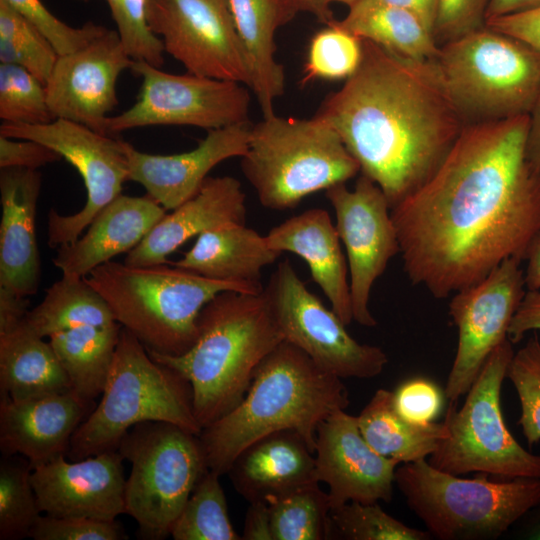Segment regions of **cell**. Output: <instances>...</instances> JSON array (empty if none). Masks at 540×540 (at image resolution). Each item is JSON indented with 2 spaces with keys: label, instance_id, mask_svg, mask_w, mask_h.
Here are the masks:
<instances>
[{
  "label": "cell",
  "instance_id": "cell-1",
  "mask_svg": "<svg viewBox=\"0 0 540 540\" xmlns=\"http://www.w3.org/2000/svg\"><path fill=\"white\" fill-rule=\"evenodd\" d=\"M529 115L466 124L435 173L391 209L403 268L435 298L469 287L540 231Z\"/></svg>",
  "mask_w": 540,
  "mask_h": 540
},
{
  "label": "cell",
  "instance_id": "cell-2",
  "mask_svg": "<svg viewBox=\"0 0 540 540\" xmlns=\"http://www.w3.org/2000/svg\"><path fill=\"white\" fill-rule=\"evenodd\" d=\"M315 116L338 133L391 209L439 168L466 125L434 61L362 40V59Z\"/></svg>",
  "mask_w": 540,
  "mask_h": 540
},
{
  "label": "cell",
  "instance_id": "cell-3",
  "mask_svg": "<svg viewBox=\"0 0 540 540\" xmlns=\"http://www.w3.org/2000/svg\"><path fill=\"white\" fill-rule=\"evenodd\" d=\"M348 405L342 379L283 340L259 364L239 404L199 434L208 469L227 474L248 445L283 430L299 433L315 453L320 422Z\"/></svg>",
  "mask_w": 540,
  "mask_h": 540
},
{
  "label": "cell",
  "instance_id": "cell-4",
  "mask_svg": "<svg viewBox=\"0 0 540 540\" xmlns=\"http://www.w3.org/2000/svg\"><path fill=\"white\" fill-rule=\"evenodd\" d=\"M283 340L263 291H223L202 308L197 339L187 352L147 351L190 382L203 429L239 404L259 364Z\"/></svg>",
  "mask_w": 540,
  "mask_h": 540
},
{
  "label": "cell",
  "instance_id": "cell-5",
  "mask_svg": "<svg viewBox=\"0 0 540 540\" xmlns=\"http://www.w3.org/2000/svg\"><path fill=\"white\" fill-rule=\"evenodd\" d=\"M85 278L105 299L115 320L148 351L170 356L182 355L193 346L199 314L217 294H256L243 285L171 264L131 266L109 261Z\"/></svg>",
  "mask_w": 540,
  "mask_h": 540
},
{
  "label": "cell",
  "instance_id": "cell-6",
  "mask_svg": "<svg viewBox=\"0 0 540 540\" xmlns=\"http://www.w3.org/2000/svg\"><path fill=\"white\" fill-rule=\"evenodd\" d=\"M99 404L73 434L66 455L81 460L117 450L138 423L164 421L199 435L190 382L149 355L144 345L121 328L113 363Z\"/></svg>",
  "mask_w": 540,
  "mask_h": 540
},
{
  "label": "cell",
  "instance_id": "cell-7",
  "mask_svg": "<svg viewBox=\"0 0 540 540\" xmlns=\"http://www.w3.org/2000/svg\"><path fill=\"white\" fill-rule=\"evenodd\" d=\"M241 170L260 204L278 211L293 209L308 195L360 173L328 123L315 115L300 119L276 114L251 125Z\"/></svg>",
  "mask_w": 540,
  "mask_h": 540
},
{
  "label": "cell",
  "instance_id": "cell-8",
  "mask_svg": "<svg viewBox=\"0 0 540 540\" xmlns=\"http://www.w3.org/2000/svg\"><path fill=\"white\" fill-rule=\"evenodd\" d=\"M395 484L407 506L440 540L496 539L540 506V478L466 479L426 459L402 463Z\"/></svg>",
  "mask_w": 540,
  "mask_h": 540
},
{
  "label": "cell",
  "instance_id": "cell-9",
  "mask_svg": "<svg viewBox=\"0 0 540 540\" xmlns=\"http://www.w3.org/2000/svg\"><path fill=\"white\" fill-rule=\"evenodd\" d=\"M435 63L466 124L529 115L540 95V54L487 26L441 45Z\"/></svg>",
  "mask_w": 540,
  "mask_h": 540
},
{
  "label": "cell",
  "instance_id": "cell-10",
  "mask_svg": "<svg viewBox=\"0 0 540 540\" xmlns=\"http://www.w3.org/2000/svg\"><path fill=\"white\" fill-rule=\"evenodd\" d=\"M117 450L131 463L125 484V514L138 537L163 540L200 478L209 470L199 435L164 421L136 424Z\"/></svg>",
  "mask_w": 540,
  "mask_h": 540
},
{
  "label": "cell",
  "instance_id": "cell-11",
  "mask_svg": "<svg viewBox=\"0 0 540 540\" xmlns=\"http://www.w3.org/2000/svg\"><path fill=\"white\" fill-rule=\"evenodd\" d=\"M506 339L489 356L461 408L452 402L441 439L428 462L453 475L479 472L503 479L540 478V455L523 448L508 430L501 410L503 380L514 351Z\"/></svg>",
  "mask_w": 540,
  "mask_h": 540
},
{
  "label": "cell",
  "instance_id": "cell-12",
  "mask_svg": "<svg viewBox=\"0 0 540 540\" xmlns=\"http://www.w3.org/2000/svg\"><path fill=\"white\" fill-rule=\"evenodd\" d=\"M263 294L284 340L323 370L341 379H370L388 363L380 347L359 343L347 332V325L306 287L289 259L277 264Z\"/></svg>",
  "mask_w": 540,
  "mask_h": 540
},
{
  "label": "cell",
  "instance_id": "cell-13",
  "mask_svg": "<svg viewBox=\"0 0 540 540\" xmlns=\"http://www.w3.org/2000/svg\"><path fill=\"white\" fill-rule=\"evenodd\" d=\"M0 135L42 143L68 161L83 179L87 199L77 213L61 215L54 208L48 214V245L59 246L77 240L97 213L118 195L128 181L125 141L67 119L45 124L2 123Z\"/></svg>",
  "mask_w": 540,
  "mask_h": 540
},
{
  "label": "cell",
  "instance_id": "cell-14",
  "mask_svg": "<svg viewBox=\"0 0 540 540\" xmlns=\"http://www.w3.org/2000/svg\"><path fill=\"white\" fill-rule=\"evenodd\" d=\"M130 70L141 77L137 101L105 121V133L185 125L208 130L248 122L250 94L246 85L193 74H172L142 61Z\"/></svg>",
  "mask_w": 540,
  "mask_h": 540
},
{
  "label": "cell",
  "instance_id": "cell-15",
  "mask_svg": "<svg viewBox=\"0 0 540 540\" xmlns=\"http://www.w3.org/2000/svg\"><path fill=\"white\" fill-rule=\"evenodd\" d=\"M147 18L165 52L187 73L251 86L228 0H147Z\"/></svg>",
  "mask_w": 540,
  "mask_h": 540
},
{
  "label": "cell",
  "instance_id": "cell-16",
  "mask_svg": "<svg viewBox=\"0 0 540 540\" xmlns=\"http://www.w3.org/2000/svg\"><path fill=\"white\" fill-rule=\"evenodd\" d=\"M521 262L508 258L479 282L453 294L449 315L458 329V345L444 391L450 403L466 395L489 356L508 339L526 291Z\"/></svg>",
  "mask_w": 540,
  "mask_h": 540
},
{
  "label": "cell",
  "instance_id": "cell-17",
  "mask_svg": "<svg viewBox=\"0 0 540 540\" xmlns=\"http://www.w3.org/2000/svg\"><path fill=\"white\" fill-rule=\"evenodd\" d=\"M347 255L353 320L365 327L377 321L369 308L372 287L389 261L400 254L391 207L381 188L363 174L349 190L345 183L325 190Z\"/></svg>",
  "mask_w": 540,
  "mask_h": 540
},
{
  "label": "cell",
  "instance_id": "cell-18",
  "mask_svg": "<svg viewBox=\"0 0 540 540\" xmlns=\"http://www.w3.org/2000/svg\"><path fill=\"white\" fill-rule=\"evenodd\" d=\"M132 62L117 32L110 29L82 48L59 55L45 82L55 119L75 121L106 134L105 121L118 104V78Z\"/></svg>",
  "mask_w": 540,
  "mask_h": 540
},
{
  "label": "cell",
  "instance_id": "cell-19",
  "mask_svg": "<svg viewBox=\"0 0 540 540\" xmlns=\"http://www.w3.org/2000/svg\"><path fill=\"white\" fill-rule=\"evenodd\" d=\"M316 479L328 486L331 509L350 501L390 502L399 462L379 455L363 438L356 416L338 410L317 427Z\"/></svg>",
  "mask_w": 540,
  "mask_h": 540
},
{
  "label": "cell",
  "instance_id": "cell-20",
  "mask_svg": "<svg viewBox=\"0 0 540 540\" xmlns=\"http://www.w3.org/2000/svg\"><path fill=\"white\" fill-rule=\"evenodd\" d=\"M65 456L32 467L31 481L42 513L103 521L125 513L124 458L118 450L73 462Z\"/></svg>",
  "mask_w": 540,
  "mask_h": 540
},
{
  "label": "cell",
  "instance_id": "cell-21",
  "mask_svg": "<svg viewBox=\"0 0 540 540\" xmlns=\"http://www.w3.org/2000/svg\"><path fill=\"white\" fill-rule=\"evenodd\" d=\"M251 125L248 121L208 130L194 149L178 154H149L125 142L128 180L142 185L166 210H173L198 193L219 163L246 153Z\"/></svg>",
  "mask_w": 540,
  "mask_h": 540
},
{
  "label": "cell",
  "instance_id": "cell-22",
  "mask_svg": "<svg viewBox=\"0 0 540 540\" xmlns=\"http://www.w3.org/2000/svg\"><path fill=\"white\" fill-rule=\"evenodd\" d=\"M93 409L72 390L24 400L1 396V451L25 457L32 467L66 455L73 434Z\"/></svg>",
  "mask_w": 540,
  "mask_h": 540
},
{
  "label": "cell",
  "instance_id": "cell-23",
  "mask_svg": "<svg viewBox=\"0 0 540 540\" xmlns=\"http://www.w3.org/2000/svg\"><path fill=\"white\" fill-rule=\"evenodd\" d=\"M246 195L232 176L207 177L196 195L172 210L124 259L131 266L168 264L186 241L229 223L246 222Z\"/></svg>",
  "mask_w": 540,
  "mask_h": 540
},
{
  "label": "cell",
  "instance_id": "cell-24",
  "mask_svg": "<svg viewBox=\"0 0 540 540\" xmlns=\"http://www.w3.org/2000/svg\"><path fill=\"white\" fill-rule=\"evenodd\" d=\"M166 211L147 193L120 194L97 213L83 236L56 249L53 264L63 276L86 277L98 266L136 247Z\"/></svg>",
  "mask_w": 540,
  "mask_h": 540
},
{
  "label": "cell",
  "instance_id": "cell-25",
  "mask_svg": "<svg viewBox=\"0 0 540 540\" xmlns=\"http://www.w3.org/2000/svg\"><path fill=\"white\" fill-rule=\"evenodd\" d=\"M41 174L25 168L0 171V287L16 294L34 295L40 281L36 237Z\"/></svg>",
  "mask_w": 540,
  "mask_h": 540
},
{
  "label": "cell",
  "instance_id": "cell-26",
  "mask_svg": "<svg viewBox=\"0 0 540 540\" xmlns=\"http://www.w3.org/2000/svg\"><path fill=\"white\" fill-rule=\"evenodd\" d=\"M265 237L272 249L281 254L291 252L306 262L331 309L349 325L353 312L348 264L329 213L321 208L308 209L273 227Z\"/></svg>",
  "mask_w": 540,
  "mask_h": 540
},
{
  "label": "cell",
  "instance_id": "cell-27",
  "mask_svg": "<svg viewBox=\"0 0 540 540\" xmlns=\"http://www.w3.org/2000/svg\"><path fill=\"white\" fill-rule=\"evenodd\" d=\"M227 474L234 489L249 503L267 502L319 483L315 454L293 430L275 432L248 445L235 458Z\"/></svg>",
  "mask_w": 540,
  "mask_h": 540
},
{
  "label": "cell",
  "instance_id": "cell-28",
  "mask_svg": "<svg viewBox=\"0 0 540 540\" xmlns=\"http://www.w3.org/2000/svg\"><path fill=\"white\" fill-rule=\"evenodd\" d=\"M280 255L265 236L245 223H229L201 233L181 259L169 264L209 279L240 284L259 294L264 289L262 269Z\"/></svg>",
  "mask_w": 540,
  "mask_h": 540
},
{
  "label": "cell",
  "instance_id": "cell-29",
  "mask_svg": "<svg viewBox=\"0 0 540 540\" xmlns=\"http://www.w3.org/2000/svg\"><path fill=\"white\" fill-rule=\"evenodd\" d=\"M251 72V86L263 117L274 113L273 102L285 92L286 77L275 58L274 36L292 17L279 0H228Z\"/></svg>",
  "mask_w": 540,
  "mask_h": 540
},
{
  "label": "cell",
  "instance_id": "cell-30",
  "mask_svg": "<svg viewBox=\"0 0 540 540\" xmlns=\"http://www.w3.org/2000/svg\"><path fill=\"white\" fill-rule=\"evenodd\" d=\"M70 390L68 376L49 341L23 322L0 334L1 396L24 400Z\"/></svg>",
  "mask_w": 540,
  "mask_h": 540
},
{
  "label": "cell",
  "instance_id": "cell-31",
  "mask_svg": "<svg viewBox=\"0 0 540 540\" xmlns=\"http://www.w3.org/2000/svg\"><path fill=\"white\" fill-rule=\"evenodd\" d=\"M357 418L359 430L379 455L400 464L426 459L447 436L445 422L412 423L395 409L393 392L378 389Z\"/></svg>",
  "mask_w": 540,
  "mask_h": 540
},
{
  "label": "cell",
  "instance_id": "cell-32",
  "mask_svg": "<svg viewBox=\"0 0 540 540\" xmlns=\"http://www.w3.org/2000/svg\"><path fill=\"white\" fill-rule=\"evenodd\" d=\"M337 23L362 40L414 60L434 61L440 52L433 33L420 19L397 7L357 0Z\"/></svg>",
  "mask_w": 540,
  "mask_h": 540
},
{
  "label": "cell",
  "instance_id": "cell-33",
  "mask_svg": "<svg viewBox=\"0 0 540 540\" xmlns=\"http://www.w3.org/2000/svg\"><path fill=\"white\" fill-rule=\"evenodd\" d=\"M121 324L81 326L55 333L49 342L71 390L86 402L102 394L118 344Z\"/></svg>",
  "mask_w": 540,
  "mask_h": 540
},
{
  "label": "cell",
  "instance_id": "cell-34",
  "mask_svg": "<svg viewBox=\"0 0 540 540\" xmlns=\"http://www.w3.org/2000/svg\"><path fill=\"white\" fill-rule=\"evenodd\" d=\"M40 337L81 326H105L117 322L105 299L86 278L63 276L53 283L42 301L22 321Z\"/></svg>",
  "mask_w": 540,
  "mask_h": 540
},
{
  "label": "cell",
  "instance_id": "cell-35",
  "mask_svg": "<svg viewBox=\"0 0 540 540\" xmlns=\"http://www.w3.org/2000/svg\"><path fill=\"white\" fill-rule=\"evenodd\" d=\"M273 540L332 538L328 492L311 484L267 501Z\"/></svg>",
  "mask_w": 540,
  "mask_h": 540
},
{
  "label": "cell",
  "instance_id": "cell-36",
  "mask_svg": "<svg viewBox=\"0 0 540 540\" xmlns=\"http://www.w3.org/2000/svg\"><path fill=\"white\" fill-rule=\"evenodd\" d=\"M219 478L208 470L197 482L173 525L174 540H242L231 524Z\"/></svg>",
  "mask_w": 540,
  "mask_h": 540
},
{
  "label": "cell",
  "instance_id": "cell-37",
  "mask_svg": "<svg viewBox=\"0 0 540 540\" xmlns=\"http://www.w3.org/2000/svg\"><path fill=\"white\" fill-rule=\"evenodd\" d=\"M32 465L23 456H5L0 464V539L30 537L41 516L31 481Z\"/></svg>",
  "mask_w": 540,
  "mask_h": 540
},
{
  "label": "cell",
  "instance_id": "cell-38",
  "mask_svg": "<svg viewBox=\"0 0 540 540\" xmlns=\"http://www.w3.org/2000/svg\"><path fill=\"white\" fill-rule=\"evenodd\" d=\"M49 40L22 14L0 0V62L21 66L44 84L58 58Z\"/></svg>",
  "mask_w": 540,
  "mask_h": 540
},
{
  "label": "cell",
  "instance_id": "cell-39",
  "mask_svg": "<svg viewBox=\"0 0 540 540\" xmlns=\"http://www.w3.org/2000/svg\"><path fill=\"white\" fill-rule=\"evenodd\" d=\"M361 59L362 39L334 20L312 37L302 82L347 79L357 70Z\"/></svg>",
  "mask_w": 540,
  "mask_h": 540
},
{
  "label": "cell",
  "instance_id": "cell-40",
  "mask_svg": "<svg viewBox=\"0 0 540 540\" xmlns=\"http://www.w3.org/2000/svg\"><path fill=\"white\" fill-rule=\"evenodd\" d=\"M331 535L347 540H428V531L414 529L386 513L378 502L350 501L330 510Z\"/></svg>",
  "mask_w": 540,
  "mask_h": 540
},
{
  "label": "cell",
  "instance_id": "cell-41",
  "mask_svg": "<svg viewBox=\"0 0 540 540\" xmlns=\"http://www.w3.org/2000/svg\"><path fill=\"white\" fill-rule=\"evenodd\" d=\"M0 119L30 125L53 121L45 84L21 66L0 63Z\"/></svg>",
  "mask_w": 540,
  "mask_h": 540
},
{
  "label": "cell",
  "instance_id": "cell-42",
  "mask_svg": "<svg viewBox=\"0 0 540 540\" xmlns=\"http://www.w3.org/2000/svg\"><path fill=\"white\" fill-rule=\"evenodd\" d=\"M506 377L519 398L521 414L518 424L532 446L540 441V339L537 334L514 352Z\"/></svg>",
  "mask_w": 540,
  "mask_h": 540
},
{
  "label": "cell",
  "instance_id": "cell-43",
  "mask_svg": "<svg viewBox=\"0 0 540 540\" xmlns=\"http://www.w3.org/2000/svg\"><path fill=\"white\" fill-rule=\"evenodd\" d=\"M116 24L120 41L133 61L161 68L165 48L151 29L147 18V0H105Z\"/></svg>",
  "mask_w": 540,
  "mask_h": 540
},
{
  "label": "cell",
  "instance_id": "cell-44",
  "mask_svg": "<svg viewBox=\"0 0 540 540\" xmlns=\"http://www.w3.org/2000/svg\"><path fill=\"white\" fill-rule=\"evenodd\" d=\"M5 1L49 40L58 55L82 48L108 29L93 22H87L81 27H72L50 12L41 0Z\"/></svg>",
  "mask_w": 540,
  "mask_h": 540
},
{
  "label": "cell",
  "instance_id": "cell-45",
  "mask_svg": "<svg viewBox=\"0 0 540 540\" xmlns=\"http://www.w3.org/2000/svg\"><path fill=\"white\" fill-rule=\"evenodd\" d=\"M30 537L35 540H120L126 539L116 521L84 517H54L41 515Z\"/></svg>",
  "mask_w": 540,
  "mask_h": 540
},
{
  "label": "cell",
  "instance_id": "cell-46",
  "mask_svg": "<svg viewBox=\"0 0 540 540\" xmlns=\"http://www.w3.org/2000/svg\"><path fill=\"white\" fill-rule=\"evenodd\" d=\"M491 0H439L434 38L439 46L485 26Z\"/></svg>",
  "mask_w": 540,
  "mask_h": 540
},
{
  "label": "cell",
  "instance_id": "cell-47",
  "mask_svg": "<svg viewBox=\"0 0 540 540\" xmlns=\"http://www.w3.org/2000/svg\"><path fill=\"white\" fill-rule=\"evenodd\" d=\"M394 406L406 420L420 425L434 422L439 415L443 396L437 385L425 378H413L393 392Z\"/></svg>",
  "mask_w": 540,
  "mask_h": 540
},
{
  "label": "cell",
  "instance_id": "cell-48",
  "mask_svg": "<svg viewBox=\"0 0 540 540\" xmlns=\"http://www.w3.org/2000/svg\"><path fill=\"white\" fill-rule=\"evenodd\" d=\"M62 157L50 147L29 139L0 135V168L37 170Z\"/></svg>",
  "mask_w": 540,
  "mask_h": 540
},
{
  "label": "cell",
  "instance_id": "cell-49",
  "mask_svg": "<svg viewBox=\"0 0 540 540\" xmlns=\"http://www.w3.org/2000/svg\"><path fill=\"white\" fill-rule=\"evenodd\" d=\"M485 26L523 41L540 54V7L491 19Z\"/></svg>",
  "mask_w": 540,
  "mask_h": 540
},
{
  "label": "cell",
  "instance_id": "cell-50",
  "mask_svg": "<svg viewBox=\"0 0 540 540\" xmlns=\"http://www.w3.org/2000/svg\"><path fill=\"white\" fill-rule=\"evenodd\" d=\"M540 330V288L527 290L511 320L507 338L518 343L529 331Z\"/></svg>",
  "mask_w": 540,
  "mask_h": 540
},
{
  "label": "cell",
  "instance_id": "cell-51",
  "mask_svg": "<svg viewBox=\"0 0 540 540\" xmlns=\"http://www.w3.org/2000/svg\"><path fill=\"white\" fill-rule=\"evenodd\" d=\"M241 538L242 540H273L270 508L266 501L249 503Z\"/></svg>",
  "mask_w": 540,
  "mask_h": 540
},
{
  "label": "cell",
  "instance_id": "cell-52",
  "mask_svg": "<svg viewBox=\"0 0 540 540\" xmlns=\"http://www.w3.org/2000/svg\"><path fill=\"white\" fill-rule=\"evenodd\" d=\"M28 306V297L0 287V334L16 328L29 311Z\"/></svg>",
  "mask_w": 540,
  "mask_h": 540
},
{
  "label": "cell",
  "instance_id": "cell-53",
  "mask_svg": "<svg viewBox=\"0 0 540 540\" xmlns=\"http://www.w3.org/2000/svg\"><path fill=\"white\" fill-rule=\"evenodd\" d=\"M413 13L434 35L439 0H370Z\"/></svg>",
  "mask_w": 540,
  "mask_h": 540
},
{
  "label": "cell",
  "instance_id": "cell-54",
  "mask_svg": "<svg viewBox=\"0 0 540 540\" xmlns=\"http://www.w3.org/2000/svg\"><path fill=\"white\" fill-rule=\"evenodd\" d=\"M293 18L298 12L312 14L325 25L334 21L330 5L334 0H279Z\"/></svg>",
  "mask_w": 540,
  "mask_h": 540
},
{
  "label": "cell",
  "instance_id": "cell-55",
  "mask_svg": "<svg viewBox=\"0 0 540 540\" xmlns=\"http://www.w3.org/2000/svg\"><path fill=\"white\" fill-rule=\"evenodd\" d=\"M524 280L527 290L540 288V231L534 236L525 253Z\"/></svg>",
  "mask_w": 540,
  "mask_h": 540
},
{
  "label": "cell",
  "instance_id": "cell-56",
  "mask_svg": "<svg viewBox=\"0 0 540 540\" xmlns=\"http://www.w3.org/2000/svg\"><path fill=\"white\" fill-rule=\"evenodd\" d=\"M540 7V0H491L485 23L491 19Z\"/></svg>",
  "mask_w": 540,
  "mask_h": 540
},
{
  "label": "cell",
  "instance_id": "cell-57",
  "mask_svg": "<svg viewBox=\"0 0 540 540\" xmlns=\"http://www.w3.org/2000/svg\"><path fill=\"white\" fill-rule=\"evenodd\" d=\"M527 154L529 159L540 167V95L529 113Z\"/></svg>",
  "mask_w": 540,
  "mask_h": 540
},
{
  "label": "cell",
  "instance_id": "cell-58",
  "mask_svg": "<svg viewBox=\"0 0 540 540\" xmlns=\"http://www.w3.org/2000/svg\"><path fill=\"white\" fill-rule=\"evenodd\" d=\"M526 537L529 539L540 540V513L533 519L527 528Z\"/></svg>",
  "mask_w": 540,
  "mask_h": 540
},
{
  "label": "cell",
  "instance_id": "cell-59",
  "mask_svg": "<svg viewBox=\"0 0 540 540\" xmlns=\"http://www.w3.org/2000/svg\"><path fill=\"white\" fill-rule=\"evenodd\" d=\"M355 1H357V0H334V3H341V4H345V5L349 6L350 4H352Z\"/></svg>",
  "mask_w": 540,
  "mask_h": 540
},
{
  "label": "cell",
  "instance_id": "cell-60",
  "mask_svg": "<svg viewBox=\"0 0 540 540\" xmlns=\"http://www.w3.org/2000/svg\"><path fill=\"white\" fill-rule=\"evenodd\" d=\"M76 1L88 2L90 0H76Z\"/></svg>",
  "mask_w": 540,
  "mask_h": 540
}]
</instances>
